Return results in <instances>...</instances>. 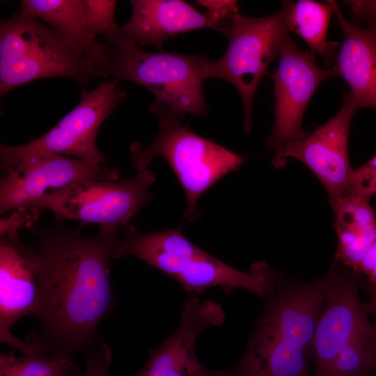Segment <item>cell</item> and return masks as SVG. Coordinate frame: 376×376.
I'll use <instances>...</instances> for the list:
<instances>
[{"label":"cell","mask_w":376,"mask_h":376,"mask_svg":"<svg viewBox=\"0 0 376 376\" xmlns=\"http://www.w3.org/2000/svg\"><path fill=\"white\" fill-rule=\"evenodd\" d=\"M376 373V327L355 336L336 357L329 376H370Z\"/></svg>","instance_id":"obj_21"},{"label":"cell","mask_w":376,"mask_h":376,"mask_svg":"<svg viewBox=\"0 0 376 376\" xmlns=\"http://www.w3.org/2000/svg\"><path fill=\"white\" fill-rule=\"evenodd\" d=\"M366 292L369 294L370 298L368 301L364 302V305L367 312L372 313L375 317V323L374 324L376 327V290H368Z\"/></svg>","instance_id":"obj_28"},{"label":"cell","mask_w":376,"mask_h":376,"mask_svg":"<svg viewBox=\"0 0 376 376\" xmlns=\"http://www.w3.org/2000/svg\"><path fill=\"white\" fill-rule=\"evenodd\" d=\"M116 3V1L86 0L87 26L93 38L102 35L105 42H110L117 36L120 26L115 21Z\"/></svg>","instance_id":"obj_22"},{"label":"cell","mask_w":376,"mask_h":376,"mask_svg":"<svg viewBox=\"0 0 376 376\" xmlns=\"http://www.w3.org/2000/svg\"><path fill=\"white\" fill-rule=\"evenodd\" d=\"M38 298L35 262L31 250L17 233L1 236L0 340L23 354L46 352L38 343L24 341L11 331L21 318L33 315Z\"/></svg>","instance_id":"obj_13"},{"label":"cell","mask_w":376,"mask_h":376,"mask_svg":"<svg viewBox=\"0 0 376 376\" xmlns=\"http://www.w3.org/2000/svg\"><path fill=\"white\" fill-rule=\"evenodd\" d=\"M117 169L58 154L28 157L2 177L0 212L31 210L47 193L91 179L116 181ZM38 212V211H36Z\"/></svg>","instance_id":"obj_10"},{"label":"cell","mask_w":376,"mask_h":376,"mask_svg":"<svg viewBox=\"0 0 376 376\" xmlns=\"http://www.w3.org/2000/svg\"><path fill=\"white\" fill-rule=\"evenodd\" d=\"M113 79L95 89H82L80 101L45 134L29 143L0 145V165L8 173L24 159L42 154L70 155L90 162L107 165L96 146L103 122L125 98L126 93Z\"/></svg>","instance_id":"obj_7"},{"label":"cell","mask_w":376,"mask_h":376,"mask_svg":"<svg viewBox=\"0 0 376 376\" xmlns=\"http://www.w3.org/2000/svg\"><path fill=\"white\" fill-rule=\"evenodd\" d=\"M290 31L299 36L313 54L321 56L324 62L336 60L340 43L328 41L327 35L334 8L330 1L320 3L313 0L283 1Z\"/></svg>","instance_id":"obj_19"},{"label":"cell","mask_w":376,"mask_h":376,"mask_svg":"<svg viewBox=\"0 0 376 376\" xmlns=\"http://www.w3.org/2000/svg\"><path fill=\"white\" fill-rule=\"evenodd\" d=\"M23 13L50 25L65 38L102 61L104 44L93 38L86 21V0H23Z\"/></svg>","instance_id":"obj_18"},{"label":"cell","mask_w":376,"mask_h":376,"mask_svg":"<svg viewBox=\"0 0 376 376\" xmlns=\"http://www.w3.org/2000/svg\"><path fill=\"white\" fill-rule=\"evenodd\" d=\"M224 33L228 45L222 56L210 64V78H221L239 93L244 105V128L251 130L253 98L259 82L271 61L278 58L285 43L291 38L283 6L278 12L260 17L238 13Z\"/></svg>","instance_id":"obj_6"},{"label":"cell","mask_w":376,"mask_h":376,"mask_svg":"<svg viewBox=\"0 0 376 376\" xmlns=\"http://www.w3.org/2000/svg\"><path fill=\"white\" fill-rule=\"evenodd\" d=\"M357 19H376V0L345 1Z\"/></svg>","instance_id":"obj_27"},{"label":"cell","mask_w":376,"mask_h":376,"mask_svg":"<svg viewBox=\"0 0 376 376\" xmlns=\"http://www.w3.org/2000/svg\"><path fill=\"white\" fill-rule=\"evenodd\" d=\"M0 376H79L75 359L45 353L23 354H0Z\"/></svg>","instance_id":"obj_20"},{"label":"cell","mask_w":376,"mask_h":376,"mask_svg":"<svg viewBox=\"0 0 376 376\" xmlns=\"http://www.w3.org/2000/svg\"><path fill=\"white\" fill-rule=\"evenodd\" d=\"M130 155L132 165L139 171L148 169L157 156L165 159L185 191L184 217L189 221L200 215L198 202L201 195L244 162L241 155L196 134L182 125L181 119L166 117L159 118L154 141L148 146L132 143Z\"/></svg>","instance_id":"obj_5"},{"label":"cell","mask_w":376,"mask_h":376,"mask_svg":"<svg viewBox=\"0 0 376 376\" xmlns=\"http://www.w3.org/2000/svg\"><path fill=\"white\" fill-rule=\"evenodd\" d=\"M65 77L79 84L103 77L101 61L22 11L0 23V95L22 84Z\"/></svg>","instance_id":"obj_4"},{"label":"cell","mask_w":376,"mask_h":376,"mask_svg":"<svg viewBox=\"0 0 376 376\" xmlns=\"http://www.w3.org/2000/svg\"><path fill=\"white\" fill-rule=\"evenodd\" d=\"M103 78L135 82L149 90L155 116L182 119L185 114L203 117L207 112L203 83L210 78L211 60L204 54L159 50L150 52L125 40L105 42Z\"/></svg>","instance_id":"obj_3"},{"label":"cell","mask_w":376,"mask_h":376,"mask_svg":"<svg viewBox=\"0 0 376 376\" xmlns=\"http://www.w3.org/2000/svg\"><path fill=\"white\" fill-rule=\"evenodd\" d=\"M338 112L325 124L288 144L272 163L284 166L288 158L301 162L326 189L329 202L347 193L354 169L348 156V137L351 120L359 107L350 91L345 93Z\"/></svg>","instance_id":"obj_12"},{"label":"cell","mask_w":376,"mask_h":376,"mask_svg":"<svg viewBox=\"0 0 376 376\" xmlns=\"http://www.w3.org/2000/svg\"><path fill=\"white\" fill-rule=\"evenodd\" d=\"M327 276L311 282L281 274L263 300L245 351L233 368L212 376H312L316 327L324 304Z\"/></svg>","instance_id":"obj_2"},{"label":"cell","mask_w":376,"mask_h":376,"mask_svg":"<svg viewBox=\"0 0 376 376\" xmlns=\"http://www.w3.org/2000/svg\"><path fill=\"white\" fill-rule=\"evenodd\" d=\"M82 354L84 367L79 376H109L112 352L107 343L98 340L94 345L86 349Z\"/></svg>","instance_id":"obj_23"},{"label":"cell","mask_w":376,"mask_h":376,"mask_svg":"<svg viewBox=\"0 0 376 376\" xmlns=\"http://www.w3.org/2000/svg\"><path fill=\"white\" fill-rule=\"evenodd\" d=\"M155 180L148 169L120 181L86 180L47 193L35 210H48L59 219L122 228L151 201Z\"/></svg>","instance_id":"obj_8"},{"label":"cell","mask_w":376,"mask_h":376,"mask_svg":"<svg viewBox=\"0 0 376 376\" xmlns=\"http://www.w3.org/2000/svg\"><path fill=\"white\" fill-rule=\"evenodd\" d=\"M197 4L207 8V11L213 13L219 17L230 20L239 13L237 2L231 0H199Z\"/></svg>","instance_id":"obj_26"},{"label":"cell","mask_w":376,"mask_h":376,"mask_svg":"<svg viewBox=\"0 0 376 376\" xmlns=\"http://www.w3.org/2000/svg\"><path fill=\"white\" fill-rule=\"evenodd\" d=\"M326 274L324 304L314 336L312 376H329L340 351L372 324L359 297L361 275L335 260Z\"/></svg>","instance_id":"obj_11"},{"label":"cell","mask_w":376,"mask_h":376,"mask_svg":"<svg viewBox=\"0 0 376 376\" xmlns=\"http://www.w3.org/2000/svg\"><path fill=\"white\" fill-rule=\"evenodd\" d=\"M347 193L368 199L376 194V155L353 171Z\"/></svg>","instance_id":"obj_24"},{"label":"cell","mask_w":376,"mask_h":376,"mask_svg":"<svg viewBox=\"0 0 376 376\" xmlns=\"http://www.w3.org/2000/svg\"><path fill=\"white\" fill-rule=\"evenodd\" d=\"M369 201L346 193L330 203L338 239L334 260L357 274L365 254L376 242V216Z\"/></svg>","instance_id":"obj_17"},{"label":"cell","mask_w":376,"mask_h":376,"mask_svg":"<svg viewBox=\"0 0 376 376\" xmlns=\"http://www.w3.org/2000/svg\"><path fill=\"white\" fill-rule=\"evenodd\" d=\"M132 15L115 39L125 40L139 47L150 44L163 50L164 42L178 34L201 29H212L222 33L231 20L206 11L200 13L181 0H132Z\"/></svg>","instance_id":"obj_15"},{"label":"cell","mask_w":376,"mask_h":376,"mask_svg":"<svg viewBox=\"0 0 376 376\" xmlns=\"http://www.w3.org/2000/svg\"><path fill=\"white\" fill-rule=\"evenodd\" d=\"M120 230L100 226L95 235L85 237L57 227L39 237L31 250L38 284L33 315L40 332L31 342L53 355L75 359L100 340L99 327L116 302L110 265Z\"/></svg>","instance_id":"obj_1"},{"label":"cell","mask_w":376,"mask_h":376,"mask_svg":"<svg viewBox=\"0 0 376 376\" xmlns=\"http://www.w3.org/2000/svg\"><path fill=\"white\" fill-rule=\"evenodd\" d=\"M224 320L219 304L190 295L182 306L176 331L150 351L148 361L133 376H212L213 370L197 359L196 342L205 329L219 326Z\"/></svg>","instance_id":"obj_14"},{"label":"cell","mask_w":376,"mask_h":376,"mask_svg":"<svg viewBox=\"0 0 376 376\" xmlns=\"http://www.w3.org/2000/svg\"><path fill=\"white\" fill-rule=\"evenodd\" d=\"M343 34L335 64L336 75L350 86L359 107L376 109V19L359 28L350 24L339 7L330 1Z\"/></svg>","instance_id":"obj_16"},{"label":"cell","mask_w":376,"mask_h":376,"mask_svg":"<svg viewBox=\"0 0 376 376\" xmlns=\"http://www.w3.org/2000/svg\"><path fill=\"white\" fill-rule=\"evenodd\" d=\"M358 274L362 279V288L366 290H376V242L365 254Z\"/></svg>","instance_id":"obj_25"},{"label":"cell","mask_w":376,"mask_h":376,"mask_svg":"<svg viewBox=\"0 0 376 376\" xmlns=\"http://www.w3.org/2000/svg\"><path fill=\"white\" fill-rule=\"evenodd\" d=\"M279 64L272 77L274 80V123L267 139V147L278 156L290 143L304 138L303 116L318 86L335 76L333 67L320 68L315 55L298 49L290 38L283 45Z\"/></svg>","instance_id":"obj_9"}]
</instances>
